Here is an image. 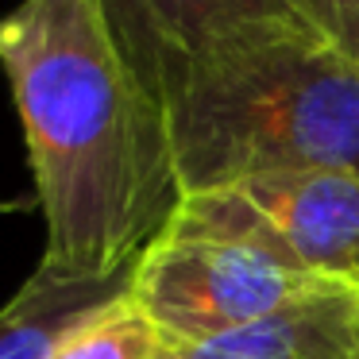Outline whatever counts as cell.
Returning a JSON list of instances; mask_svg holds the SVG:
<instances>
[{
  "label": "cell",
  "instance_id": "cell-1",
  "mask_svg": "<svg viewBox=\"0 0 359 359\" xmlns=\"http://www.w3.org/2000/svg\"><path fill=\"white\" fill-rule=\"evenodd\" d=\"M8 78L47 220L43 263L116 274L170 228L182 197L166 116L116 55L93 0L0 16Z\"/></svg>",
  "mask_w": 359,
  "mask_h": 359
},
{
  "label": "cell",
  "instance_id": "cell-2",
  "mask_svg": "<svg viewBox=\"0 0 359 359\" xmlns=\"http://www.w3.org/2000/svg\"><path fill=\"white\" fill-rule=\"evenodd\" d=\"M163 116L186 194L274 170L359 174V66L294 12L212 47Z\"/></svg>",
  "mask_w": 359,
  "mask_h": 359
},
{
  "label": "cell",
  "instance_id": "cell-3",
  "mask_svg": "<svg viewBox=\"0 0 359 359\" xmlns=\"http://www.w3.org/2000/svg\"><path fill=\"white\" fill-rule=\"evenodd\" d=\"M325 286L232 194H186L170 228L140 255L132 297L163 344H209Z\"/></svg>",
  "mask_w": 359,
  "mask_h": 359
},
{
  "label": "cell",
  "instance_id": "cell-4",
  "mask_svg": "<svg viewBox=\"0 0 359 359\" xmlns=\"http://www.w3.org/2000/svg\"><path fill=\"white\" fill-rule=\"evenodd\" d=\"M116 55L166 109L201 58L243 27L290 16L286 0H93Z\"/></svg>",
  "mask_w": 359,
  "mask_h": 359
},
{
  "label": "cell",
  "instance_id": "cell-5",
  "mask_svg": "<svg viewBox=\"0 0 359 359\" xmlns=\"http://www.w3.org/2000/svg\"><path fill=\"white\" fill-rule=\"evenodd\" d=\"M228 189L271 228L297 266L325 282L359 290V174L274 170Z\"/></svg>",
  "mask_w": 359,
  "mask_h": 359
},
{
  "label": "cell",
  "instance_id": "cell-6",
  "mask_svg": "<svg viewBox=\"0 0 359 359\" xmlns=\"http://www.w3.org/2000/svg\"><path fill=\"white\" fill-rule=\"evenodd\" d=\"M163 359H359V290L325 286L209 344H163Z\"/></svg>",
  "mask_w": 359,
  "mask_h": 359
},
{
  "label": "cell",
  "instance_id": "cell-7",
  "mask_svg": "<svg viewBox=\"0 0 359 359\" xmlns=\"http://www.w3.org/2000/svg\"><path fill=\"white\" fill-rule=\"evenodd\" d=\"M132 271L66 274L39 263L32 278L0 305V359H55L86 320L132 290Z\"/></svg>",
  "mask_w": 359,
  "mask_h": 359
},
{
  "label": "cell",
  "instance_id": "cell-8",
  "mask_svg": "<svg viewBox=\"0 0 359 359\" xmlns=\"http://www.w3.org/2000/svg\"><path fill=\"white\" fill-rule=\"evenodd\" d=\"M55 359H163V336L128 290L120 302L86 320Z\"/></svg>",
  "mask_w": 359,
  "mask_h": 359
},
{
  "label": "cell",
  "instance_id": "cell-9",
  "mask_svg": "<svg viewBox=\"0 0 359 359\" xmlns=\"http://www.w3.org/2000/svg\"><path fill=\"white\" fill-rule=\"evenodd\" d=\"M286 8L359 66V0H286Z\"/></svg>",
  "mask_w": 359,
  "mask_h": 359
}]
</instances>
